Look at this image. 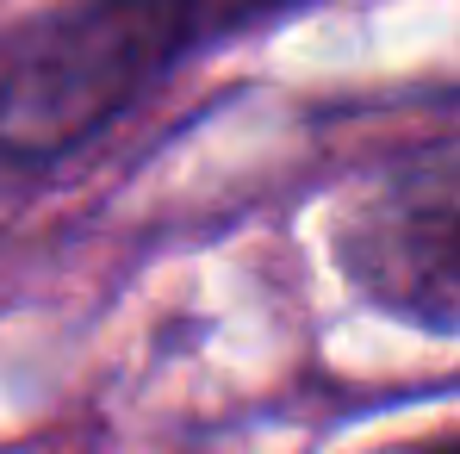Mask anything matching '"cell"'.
<instances>
[{
  "label": "cell",
  "mask_w": 460,
  "mask_h": 454,
  "mask_svg": "<svg viewBox=\"0 0 460 454\" xmlns=\"http://www.w3.org/2000/svg\"><path fill=\"white\" fill-rule=\"evenodd\" d=\"M249 0H69L0 63V168H50L125 119L212 13Z\"/></svg>",
  "instance_id": "1"
},
{
  "label": "cell",
  "mask_w": 460,
  "mask_h": 454,
  "mask_svg": "<svg viewBox=\"0 0 460 454\" xmlns=\"http://www.w3.org/2000/svg\"><path fill=\"white\" fill-rule=\"evenodd\" d=\"M336 255L380 311L460 330V156H411L374 174L336 225Z\"/></svg>",
  "instance_id": "2"
},
{
  "label": "cell",
  "mask_w": 460,
  "mask_h": 454,
  "mask_svg": "<svg viewBox=\"0 0 460 454\" xmlns=\"http://www.w3.org/2000/svg\"><path fill=\"white\" fill-rule=\"evenodd\" d=\"M423 454H460V436H442V442H429Z\"/></svg>",
  "instance_id": "3"
}]
</instances>
